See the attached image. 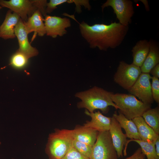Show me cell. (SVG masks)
Here are the masks:
<instances>
[{"label":"cell","mask_w":159,"mask_h":159,"mask_svg":"<svg viewBox=\"0 0 159 159\" xmlns=\"http://www.w3.org/2000/svg\"><path fill=\"white\" fill-rule=\"evenodd\" d=\"M73 16L69 15V17L79 23L82 37L91 48L97 47L105 51L109 48H115L121 44L128 30V26L115 21L108 25L96 24L91 26L84 21L80 23Z\"/></svg>","instance_id":"6da1fadb"},{"label":"cell","mask_w":159,"mask_h":159,"mask_svg":"<svg viewBox=\"0 0 159 159\" xmlns=\"http://www.w3.org/2000/svg\"><path fill=\"white\" fill-rule=\"evenodd\" d=\"M112 93L97 86L78 92L75 96L79 98L81 101L77 103V107L79 108H85L90 113L99 109L104 114L108 112L109 106L118 109V107L111 99V95Z\"/></svg>","instance_id":"7a4b0ae2"},{"label":"cell","mask_w":159,"mask_h":159,"mask_svg":"<svg viewBox=\"0 0 159 159\" xmlns=\"http://www.w3.org/2000/svg\"><path fill=\"white\" fill-rule=\"evenodd\" d=\"M72 130L55 129L49 134L46 152L49 159H62L72 146Z\"/></svg>","instance_id":"3957f363"},{"label":"cell","mask_w":159,"mask_h":159,"mask_svg":"<svg viewBox=\"0 0 159 159\" xmlns=\"http://www.w3.org/2000/svg\"><path fill=\"white\" fill-rule=\"evenodd\" d=\"M111 97L118 107V111L129 120L142 117L145 112L151 108V105L144 104L131 94L112 93Z\"/></svg>","instance_id":"277c9868"},{"label":"cell","mask_w":159,"mask_h":159,"mask_svg":"<svg viewBox=\"0 0 159 159\" xmlns=\"http://www.w3.org/2000/svg\"><path fill=\"white\" fill-rule=\"evenodd\" d=\"M109 131L99 132L90 159H118Z\"/></svg>","instance_id":"5b68a950"},{"label":"cell","mask_w":159,"mask_h":159,"mask_svg":"<svg viewBox=\"0 0 159 159\" xmlns=\"http://www.w3.org/2000/svg\"><path fill=\"white\" fill-rule=\"evenodd\" d=\"M141 73L140 67L121 61L114 75V80L124 89L127 90L134 84Z\"/></svg>","instance_id":"8992f818"},{"label":"cell","mask_w":159,"mask_h":159,"mask_svg":"<svg viewBox=\"0 0 159 159\" xmlns=\"http://www.w3.org/2000/svg\"><path fill=\"white\" fill-rule=\"evenodd\" d=\"M111 6L119 20V23L125 26L131 23L134 14L133 3L129 0H107L101 6L102 10L106 7Z\"/></svg>","instance_id":"52a82bcc"},{"label":"cell","mask_w":159,"mask_h":159,"mask_svg":"<svg viewBox=\"0 0 159 159\" xmlns=\"http://www.w3.org/2000/svg\"><path fill=\"white\" fill-rule=\"evenodd\" d=\"M152 77L149 73H141L134 84L127 91L144 104L151 105L154 101L150 82Z\"/></svg>","instance_id":"ba28073f"},{"label":"cell","mask_w":159,"mask_h":159,"mask_svg":"<svg viewBox=\"0 0 159 159\" xmlns=\"http://www.w3.org/2000/svg\"><path fill=\"white\" fill-rule=\"evenodd\" d=\"M0 6L17 14L23 22L26 21L28 18L38 10L35 0H0Z\"/></svg>","instance_id":"9c48e42d"},{"label":"cell","mask_w":159,"mask_h":159,"mask_svg":"<svg viewBox=\"0 0 159 159\" xmlns=\"http://www.w3.org/2000/svg\"><path fill=\"white\" fill-rule=\"evenodd\" d=\"M44 19L46 34L55 38L58 35L62 36L66 34V29L71 26L70 19L56 16L47 15Z\"/></svg>","instance_id":"30bf717a"},{"label":"cell","mask_w":159,"mask_h":159,"mask_svg":"<svg viewBox=\"0 0 159 159\" xmlns=\"http://www.w3.org/2000/svg\"><path fill=\"white\" fill-rule=\"evenodd\" d=\"M14 32L18 41L19 46L18 49L29 59L37 56L39 52L37 49L32 46L29 42L28 35L23 22L20 19L15 27Z\"/></svg>","instance_id":"8fae6325"},{"label":"cell","mask_w":159,"mask_h":159,"mask_svg":"<svg viewBox=\"0 0 159 159\" xmlns=\"http://www.w3.org/2000/svg\"><path fill=\"white\" fill-rule=\"evenodd\" d=\"M112 143L116 151L118 158L123 157V150L127 139L123 132L118 122L112 116L109 130Z\"/></svg>","instance_id":"7c38bea8"},{"label":"cell","mask_w":159,"mask_h":159,"mask_svg":"<svg viewBox=\"0 0 159 159\" xmlns=\"http://www.w3.org/2000/svg\"><path fill=\"white\" fill-rule=\"evenodd\" d=\"M85 113L91 118L90 121H87L84 126L93 129L99 132L109 131L111 117L103 115L99 111L92 113L86 110Z\"/></svg>","instance_id":"4fadbf2b"},{"label":"cell","mask_w":159,"mask_h":159,"mask_svg":"<svg viewBox=\"0 0 159 159\" xmlns=\"http://www.w3.org/2000/svg\"><path fill=\"white\" fill-rule=\"evenodd\" d=\"M20 19L16 13L10 10L8 11L0 26V37L5 39L14 38L16 37L14 29Z\"/></svg>","instance_id":"5bb4252c"},{"label":"cell","mask_w":159,"mask_h":159,"mask_svg":"<svg viewBox=\"0 0 159 159\" xmlns=\"http://www.w3.org/2000/svg\"><path fill=\"white\" fill-rule=\"evenodd\" d=\"M44 19L42 14L37 10L28 18L26 21H23L25 30L28 34L32 32L40 37H43L46 34Z\"/></svg>","instance_id":"9a60e30c"},{"label":"cell","mask_w":159,"mask_h":159,"mask_svg":"<svg viewBox=\"0 0 159 159\" xmlns=\"http://www.w3.org/2000/svg\"><path fill=\"white\" fill-rule=\"evenodd\" d=\"M72 130L74 139L92 146L95 143L99 132L84 125H77Z\"/></svg>","instance_id":"2e32d148"},{"label":"cell","mask_w":159,"mask_h":159,"mask_svg":"<svg viewBox=\"0 0 159 159\" xmlns=\"http://www.w3.org/2000/svg\"><path fill=\"white\" fill-rule=\"evenodd\" d=\"M149 52L141 66L142 73H148L157 64H159V46L156 41L153 40L149 41Z\"/></svg>","instance_id":"e0dca14e"},{"label":"cell","mask_w":159,"mask_h":159,"mask_svg":"<svg viewBox=\"0 0 159 159\" xmlns=\"http://www.w3.org/2000/svg\"><path fill=\"white\" fill-rule=\"evenodd\" d=\"M113 116L118 122L121 128L125 131L127 137L130 139L141 140L136 126L132 120L127 119L119 111L118 114L116 111L115 112Z\"/></svg>","instance_id":"ac0fdd59"},{"label":"cell","mask_w":159,"mask_h":159,"mask_svg":"<svg viewBox=\"0 0 159 159\" xmlns=\"http://www.w3.org/2000/svg\"><path fill=\"white\" fill-rule=\"evenodd\" d=\"M135 124L141 140L148 142H155L159 135L157 134L153 129L145 122L142 117L132 120Z\"/></svg>","instance_id":"d6986e66"},{"label":"cell","mask_w":159,"mask_h":159,"mask_svg":"<svg viewBox=\"0 0 159 159\" xmlns=\"http://www.w3.org/2000/svg\"><path fill=\"white\" fill-rule=\"evenodd\" d=\"M149 42L147 40L138 41L131 50L133 58L132 63L140 67L149 52Z\"/></svg>","instance_id":"ffe728a7"},{"label":"cell","mask_w":159,"mask_h":159,"mask_svg":"<svg viewBox=\"0 0 159 159\" xmlns=\"http://www.w3.org/2000/svg\"><path fill=\"white\" fill-rule=\"evenodd\" d=\"M134 141L137 143L140 146L142 153L146 156L147 159H159L155 148V143L144 141L142 140L130 139L127 140L124 150L125 156L127 155V148L130 142Z\"/></svg>","instance_id":"44dd1931"},{"label":"cell","mask_w":159,"mask_h":159,"mask_svg":"<svg viewBox=\"0 0 159 159\" xmlns=\"http://www.w3.org/2000/svg\"><path fill=\"white\" fill-rule=\"evenodd\" d=\"M142 117L146 123L159 135V107L150 108L145 112Z\"/></svg>","instance_id":"7402d4cb"},{"label":"cell","mask_w":159,"mask_h":159,"mask_svg":"<svg viewBox=\"0 0 159 159\" xmlns=\"http://www.w3.org/2000/svg\"><path fill=\"white\" fill-rule=\"evenodd\" d=\"M29 59L26 55L17 49L11 56L9 65L16 70H22L27 67Z\"/></svg>","instance_id":"603a6c76"},{"label":"cell","mask_w":159,"mask_h":159,"mask_svg":"<svg viewBox=\"0 0 159 159\" xmlns=\"http://www.w3.org/2000/svg\"><path fill=\"white\" fill-rule=\"evenodd\" d=\"M72 146L80 153L90 159L92 146L74 139Z\"/></svg>","instance_id":"cb8c5ba5"},{"label":"cell","mask_w":159,"mask_h":159,"mask_svg":"<svg viewBox=\"0 0 159 159\" xmlns=\"http://www.w3.org/2000/svg\"><path fill=\"white\" fill-rule=\"evenodd\" d=\"M151 90L153 98L157 103H159V80L155 77H152Z\"/></svg>","instance_id":"d4e9b609"},{"label":"cell","mask_w":159,"mask_h":159,"mask_svg":"<svg viewBox=\"0 0 159 159\" xmlns=\"http://www.w3.org/2000/svg\"><path fill=\"white\" fill-rule=\"evenodd\" d=\"M62 159H90L83 155L72 146Z\"/></svg>","instance_id":"484cf974"},{"label":"cell","mask_w":159,"mask_h":159,"mask_svg":"<svg viewBox=\"0 0 159 159\" xmlns=\"http://www.w3.org/2000/svg\"><path fill=\"white\" fill-rule=\"evenodd\" d=\"M65 2L71 3V0H50L47 3L46 10V14H50L55 9L57 8V6Z\"/></svg>","instance_id":"4316f807"},{"label":"cell","mask_w":159,"mask_h":159,"mask_svg":"<svg viewBox=\"0 0 159 159\" xmlns=\"http://www.w3.org/2000/svg\"><path fill=\"white\" fill-rule=\"evenodd\" d=\"M74 3L76 6V9L77 12L80 13L81 11V6L83 5L88 10L91 9V6L89 3L88 0H74Z\"/></svg>","instance_id":"83f0119b"},{"label":"cell","mask_w":159,"mask_h":159,"mask_svg":"<svg viewBox=\"0 0 159 159\" xmlns=\"http://www.w3.org/2000/svg\"><path fill=\"white\" fill-rule=\"evenodd\" d=\"M145 156L142 153L140 148H138L130 156L125 159H145Z\"/></svg>","instance_id":"f1b7e54d"},{"label":"cell","mask_w":159,"mask_h":159,"mask_svg":"<svg viewBox=\"0 0 159 159\" xmlns=\"http://www.w3.org/2000/svg\"><path fill=\"white\" fill-rule=\"evenodd\" d=\"M151 74L153 77L159 78V64H157L150 70L149 74Z\"/></svg>","instance_id":"f546056e"},{"label":"cell","mask_w":159,"mask_h":159,"mask_svg":"<svg viewBox=\"0 0 159 159\" xmlns=\"http://www.w3.org/2000/svg\"><path fill=\"white\" fill-rule=\"evenodd\" d=\"M155 146L157 154L159 157V136L157 138L155 142Z\"/></svg>","instance_id":"4dcf8cb0"},{"label":"cell","mask_w":159,"mask_h":159,"mask_svg":"<svg viewBox=\"0 0 159 159\" xmlns=\"http://www.w3.org/2000/svg\"><path fill=\"white\" fill-rule=\"evenodd\" d=\"M144 4L146 11H149V8L148 4V1L146 0H141Z\"/></svg>","instance_id":"1f68e13d"},{"label":"cell","mask_w":159,"mask_h":159,"mask_svg":"<svg viewBox=\"0 0 159 159\" xmlns=\"http://www.w3.org/2000/svg\"><path fill=\"white\" fill-rule=\"evenodd\" d=\"M2 8V7L0 6V9Z\"/></svg>","instance_id":"d6a6232c"},{"label":"cell","mask_w":159,"mask_h":159,"mask_svg":"<svg viewBox=\"0 0 159 159\" xmlns=\"http://www.w3.org/2000/svg\"><path fill=\"white\" fill-rule=\"evenodd\" d=\"M1 144V142H0V145Z\"/></svg>","instance_id":"836d02e7"}]
</instances>
